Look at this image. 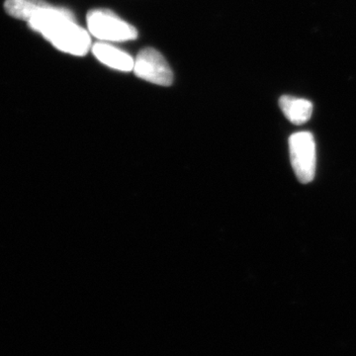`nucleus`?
I'll return each instance as SVG.
<instances>
[{
    "label": "nucleus",
    "mask_w": 356,
    "mask_h": 356,
    "mask_svg": "<svg viewBox=\"0 0 356 356\" xmlns=\"http://www.w3.org/2000/svg\"><path fill=\"white\" fill-rule=\"evenodd\" d=\"M28 24L65 53L83 57L90 48L88 31L76 24L74 14L67 9L46 7L33 16Z\"/></svg>",
    "instance_id": "1"
},
{
    "label": "nucleus",
    "mask_w": 356,
    "mask_h": 356,
    "mask_svg": "<svg viewBox=\"0 0 356 356\" xmlns=\"http://www.w3.org/2000/svg\"><path fill=\"white\" fill-rule=\"evenodd\" d=\"M89 32L104 41L125 42L137 38L135 27L107 9H93L86 16Z\"/></svg>",
    "instance_id": "2"
},
{
    "label": "nucleus",
    "mask_w": 356,
    "mask_h": 356,
    "mask_svg": "<svg viewBox=\"0 0 356 356\" xmlns=\"http://www.w3.org/2000/svg\"><path fill=\"white\" fill-rule=\"evenodd\" d=\"M290 161L295 175L301 184L314 179L317 165L316 142L310 132H298L289 138Z\"/></svg>",
    "instance_id": "3"
},
{
    "label": "nucleus",
    "mask_w": 356,
    "mask_h": 356,
    "mask_svg": "<svg viewBox=\"0 0 356 356\" xmlns=\"http://www.w3.org/2000/svg\"><path fill=\"white\" fill-rule=\"evenodd\" d=\"M134 72L136 76L149 83L170 86L173 83L172 70L159 51L144 49L136 58Z\"/></svg>",
    "instance_id": "4"
},
{
    "label": "nucleus",
    "mask_w": 356,
    "mask_h": 356,
    "mask_svg": "<svg viewBox=\"0 0 356 356\" xmlns=\"http://www.w3.org/2000/svg\"><path fill=\"white\" fill-rule=\"evenodd\" d=\"M280 107L288 120L295 125H303L310 120L313 113V104L311 102L294 96H281Z\"/></svg>",
    "instance_id": "5"
},
{
    "label": "nucleus",
    "mask_w": 356,
    "mask_h": 356,
    "mask_svg": "<svg viewBox=\"0 0 356 356\" xmlns=\"http://www.w3.org/2000/svg\"><path fill=\"white\" fill-rule=\"evenodd\" d=\"M92 51L100 62L112 69L122 70V72H131L134 70L135 62L133 58L128 54L114 47L97 43L93 46Z\"/></svg>",
    "instance_id": "6"
},
{
    "label": "nucleus",
    "mask_w": 356,
    "mask_h": 356,
    "mask_svg": "<svg viewBox=\"0 0 356 356\" xmlns=\"http://www.w3.org/2000/svg\"><path fill=\"white\" fill-rule=\"evenodd\" d=\"M50 6L44 0H6L4 8L13 17L28 22L39 11Z\"/></svg>",
    "instance_id": "7"
}]
</instances>
